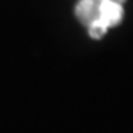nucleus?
I'll return each instance as SVG.
<instances>
[{
	"label": "nucleus",
	"mask_w": 133,
	"mask_h": 133,
	"mask_svg": "<svg viewBox=\"0 0 133 133\" xmlns=\"http://www.w3.org/2000/svg\"><path fill=\"white\" fill-rule=\"evenodd\" d=\"M98 6L99 0H80L75 6V16L83 26H90L98 18Z\"/></svg>",
	"instance_id": "nucleus-2"
},
{
	"label": "nucleus",
	"mask_w": 133,
	"mask_h": 133,
	"mask_svg": "<svg viewBox=\"0 0 133 133\" xmlns=\"http://www.w3.org/2000/svg\"><path fill=\"white\" fill-rule=\"evenodd\" d=\"M112 2H117V3H122L123 5V3H125V0H112Z\"/></svg>",
	"instance_id": "nucleus-3"
},
{
	"label": "nucleus",
	"mask_w": 133,
	"mask_h": 133,
	"mask_svg": "<svg viewBox=\"0 0 133 133\" xmlns=\"http://www.w3.org/2000/svg\"><path fill=\"white\" fill-rule=\"evenodd\" d=\"M123 18V6L122 3L112 2V0H99L98 6V18L93 24L88 26V34L93 39H101L109 27L120 24Z\"/></svg>",
	"instance_id": "nucleus-1"
}]
</instances>
